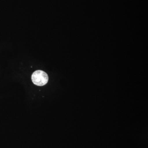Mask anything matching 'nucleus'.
<instances>
[{
    "instance_id": "1",
    "label": "nucleus",
    "mask_w": 148,
    "mask_h": 148,
    "mask_svg": "<svg viewBox=\"0 0 148 148\" xmlns=\"http://www.w3.org/2000/svg\"><path fill=\"white\" fill-rule=\"evenodd\" d=\"M32 79L34 84L38 86H43L47 83L49 77L45 72L38 70L32 74Z\"/></svg>"
}]
</instances>
